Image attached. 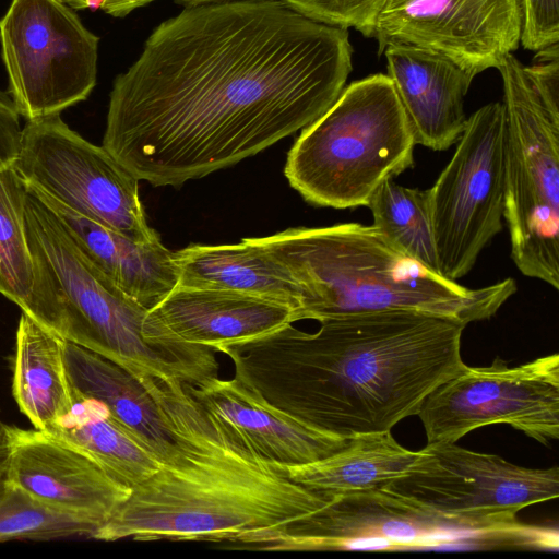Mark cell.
<instances>
[{"instance_id": "cell-19", "label": "cell", "mask_w": 559, "mask_h": 559, "mask_svg": "<svg viewBox=\"0 0 559 559\" xmlns=\"http://www.w3.org/2000/svg\"><path fill=\"white\" fill-rule=\"evenodd\" d=\"M27 185L62 221L82 253L136 302L152 309L177 286L174 252L159 237L145 242L133 241Z\"/></svg>"}, {"instance_id": "cell-14", "label": "cell", "mask_w": 559, "mask_h": 559, "mask_svg": "<svg viewBox=\"0 0 559 559\" xmlns=\"http://www.w3.org/2000/svg\"><path fill=\"white\" fill-rule=\"evenodd\" d=\"M521 0H385L374 25L379 55L405 44L439 52L475 78L516 50Z\"/></svg>"}, {"instance_id": "cell-28", "label": "cell", "mask_w": 559, "mask_h": 559, "mask_svg": "<svg viewBox=\"0 0 559 559\" xmlns=\"http://www.w3.org/2000/svg\"><path fill=\"white\" fill-rule=\"evenodd\" d=\"M298 13L323 24L353 27L372 37L385 0H281Z\"/></svg>"}, {"instance_id": "cell-5", "label": "cell", "mask_w": 559, "mask_h": 559, "mask_svg": "<svg viewBox=\"0 0 559 559\" xmlns=\"http://www.w3.org/2000/svg\"><path fill=\"white\" fill-rule=\"evenodd\" d=\"M252 240L298 282V321L416 310L468 324L490 319L516 292L512 278L472 289L448 280L406 255L373 225L289 228Z\"/></svg>"}, {"instance_id": "cell-7", "label": "cell", "mask_w": 559, "mask_h": 559, "mask_svg": "<svg viewBox=\"0 0 559 559\" xmlns=\"http://www.w3.org/2000/svg\"><path fill=\"white\" fill-rule=\"evenodd\" d=\"M416 138L386 74L344 87L287 155L289 185L313 205L367 206L379 186L413 166Z\"/></svg>"}, {"instance_id": "cell-23", "label": "cell", "mask_w": 559, "mask_h": 559, "mask_svg": "<svg viewBox=\"0 0 559 559\" xmlns=\"http://www.w3.org/2000/svg\"><path fill=\"white\" fill-rule=\"evenodd\" d=\"M15 341L13 396L35 429L47 430L73 405L67 341L23 311Z\"/></svg>"}, {"instance_id": "cell-21", "label": "cell", "mask_w": 559, "mask_h": 559, "mask_svg": "<svg viewBox=\"0 0 559 559\" xmlns=\"http://www.w3.org/2000/svg\"><path fill=\"white\" fill-rule=\"evenodd\" d=\"M173 259L177 286L260 296L293 307L297 316L301 301L298 282L285 264L252 238L237 245H192L174 252Z\"/></svg>"}, {"instance_id": "cell-9", "label": "cell", "mask_w": 559, "mask_h": 559, "mask_svg": "<svg viewBox=\"0 0 559 559\" xmlns=\"http://www.w3.org/2000/svg\"><path fill=\"white\" fill-rule=\"evenodd\" d=\"M448 165L428 191L440 274L464 277L502 230L506 197V114L489 103L466 120Z\"/></svg>"}, {"instance_id": "cell-16", "label": "cell", "mask_w": 559, "mask_h": 559, "mask_svg": "<svg viewBox=\"0 0 559 559\" xmlns=\"http://www.w3.org/2000/svg\"><path fill=\"white\" fill-rule=\"evenodd\" d=\"M186 389L216 431L271 462L309 464L340 451L350 438L326 433L290 416L235 378L216 376Z\"/></svg>"}, {"instance_id": "cell-30", "label": "cell", "mask_w": 559, "mask_h": 559, "mask_svg": "<svg viewBox=\"0 0 559 559\" xmlns=\"http://www.w3.org/2000/svg\"><path fill=\"white\" fill-rule=\"evenodd\" d=\"M75 10H100L114 17H124L132 11L156 0H61Z\"/></svg>"}, {"instance_id": "cell-18", "label": "cell", "mask_w": 559, "mask_h": 559, "mask_svg": "<svg viewBox=\"0 0 559 559\" xmlns=\"http://www.w3.org/2000/svg\"><path fill=\"white\" fill-rule=\"evenodd\" d=\"M150 310L180 340L214 350L297 321L296 310L280 301L233 290L180 286Z\"/></svg>"}, {"instance_id": "cell-29", "label": "cell", "mask_w": 559, "mask_h": 559, "mask_svg": "<svg viewBox=\"0 0 559 559\" xmlns=\"http://www.w3.org/2000/svg\"><path fill=\"white\" fill-rule=\"evenodd\" d=\"M520 44L539 51L559 43V0H521Z\"/></svg>"}, {"instance_id": "cell-17", "label": "cell", "mask_w": 559, "mask_h": 559, "mask_svg": "<svg viewBox=\"0 0 559 559\" xmlns=\"http://www.w3.org/2000/svg\"><path fill=\"white\" fill-rule=\"evenodd\" d=\"M382 53L417 144L433 151L455 144L467 120L464 98L474 78L445 56L417 46L389 45Z\"/></svg>"}, {"instance_id": "cell-15", "label": "cell", "mask_w": 559, "mask_h": 559, "mask_svg": "<svg viewBox=\"0 0 559 559\" xmlns=\"http://www.w3.org/2000/svg\"><path fill=\"white\" fill-rule=\"evenodd\" d=\"M5 445L7 485L98 528L131 493L84 451L47 431L7 425Z\"/></svg>"}, {"instance_id": "cell-4", "label": "cell", "mask_w": 559, "mask_h": 559, "mask_svg": "<svg viewBox=\"0 0 559 559\" xmlns=\"http://www.w3.org/2000/svg\"><path fill=\"white\" fill-rule=\"evenodd\" d=\"M24 185L33 286L23 312L147 385L195 384L218 376L213 348L180 340L119 289L82 253L57 214Z\"/></svg>"}, {"instance_id": "cell-20", "label": "cell", "mask_w": 559, "mask_h": 559, "mask_svg": "<svg viewBox=\"0 0 559 559\" xmlns=\"http://www.w3.org/2000/svg\"><path fill=\"white\" fill-rule=\"evenodd\" d=\"M64 356L73 389L104 403L162 465L180 456V439L160 400L163 383L144 384L114 361L68 341Z\"/></svg>"}, {"instance_id": "cell-6", "label": "cell", "mask_w": 559, "mask_h": 559, "mask_svg": "<svg viewBox=\"0 0 559 559\" xmlns=\"http://www.w3.org/2000/svg\"><path fill=\"white\" fill-rule=\"evenodd\" d=\"M531 66L512 53L498 70L506 114V197L511 258L519 271L559 289V49Z\"/></svg>"}, {"instance_id": "cell-22", "label": "cell", "mask_w": 559, "mask_h": 559, "mask_svg": "<svg viewBox=\"0 0 559 559\" xmlns=\"http://www.w3.org/2000/svg\"><path fill=\"white\" fill-rule=\"evenodd\" d=\"M419 456L391 430L358 433L340 451L304 465H275L292 480L329 498L379 490L405 476Z\"/></svg>"}, {"instance_id": "cell-25", "label": "cell", "mask_w": 559, "mask_h": 559, "mask_svg": "<svg viewBox=\"0 0 559 559\" xmlns=\"http://www.w3.org/2000/svg\"><path fill=\"white\" fill-rule=\"evenodd\" d=\"M367 206L372 213V225L391 243L440 274L427 190L407 188L389 178L379 186Z\"/></svg>"}, {"instance_id": "cell-2", "label": "cell", "mask_w": 559, "mask_h": 559, "mask_svg": "<svg viewBox=\"0 0 559 559\" xmlns=\"http://www.w3.org/2000/svg\"><path fill=\"white\" fill-rule=\"evenodd\" d=\"M461 320L416 310L320 321L314 333L287 324L218 346L235 379L269 403L330 435L391 430L466 365Z\"/></svg>"}, {"instance_id": "cell-8", "label": "cell", "mask_w": 559, "mask_h": 559, "mask_svg": "<svg viewBox=\"0 0 559 559\" xmlns=\"http://www.w3.org/2000/svg\"><path fill=\"white\" fill-rule=\"evenodd\" d=\"M506 523L445 516L384 489L334 497L247 549L269 551L508 549Z\"/></svg>"}, {"instance_id": "cell-27", "label": "cell", "mask_w": 559, "mask_h": 559, "mask_svg": "<svg viewBox=\"0 0 559 559\" xmlns=\"http://www.w3.org/2000/svg\"><path fill=\"white\" fill-rule=\"evenodd\" d=\"M98 527L50 509L4 483L0 489V542L91 537Z\"/></svg>"}, {"instance_id": "cell-3", "label": "cell", "mask_w": 559, "mask_h": 559, "mask_svg": "<svg viewBox=\"0 0 559 559\" xmlns=\"http://www.w3.org/2000/svg\"><path fill=\"white\" fill-rule=\"evenodd\" d=\"M163 403L180 439V456L134 487L93 538L226 542L245 548L333 499L216 431L186 385H168Z\"/></svg>"}, {"instance_id": "cell-26", "label": "cell", "mask_w": 559, "mask_h": 559, "mask_svg": "<svg viewBox=\"0 0 559 559\" xmlns=\"http://www.w3.org/2000/svg\"><path fill=\"white\" fill-rule=\"evenodd\" d=\"M33 286L25 230V185L13 164L0 169V293L20 308Z\"/></svg>"}, {"instance_id": "cell-10", "label": "cell", "mask_w": 559, "mask_h": 559, "mask_svg": "<svg viewBox=\"0 0 559 559\" xmlns=\"http://www.w3.org/2000/svg\"><path fill=\"white\" fill-rule=\"evenodd\" d=\"M0 43L10 97L27 121L59 115L96 85L99 38L61 0H12Z\"/></svg>"}, {"instance_id": "cell-12", "label": "cell", "mask_w": 559, "mask_h": 559, "mask_svg": "<svg viewBox=\"0 0 559 559\" xmlns=\"http://www.w3.org/2000/svg\"><path fill=\"white\" fill-rule=\"evenodd\" d=\"M427 444L455 443L486 425L508 424L547 445L559 438V355L510 367L500 357L468 367L424 400Z\"/></svg>"}, {"instance_id": "cell-1", "label": "cell", "mask_w": 559, "mask_h": 559, "mask_svg": "<svg viewBox=\"0 0 559 559\" xmlns=\"http://www.w3.org/2000/svg\"><path fill=\"white\" fill-rule=\"evenodd\" d=\"M352 56L346 28L281 0L187 7L116 76L102 146L139 180L179 187L311 124Z\"/></svg>"}, {"instance_id": "cell-24", "label": "cell", "mask_w": 559, "mask_h": 559, "mask_svg": "<svg viewBox=\"0 0 559 559\" xmlns=\"http://www.w3.org/2000/svg\"><path fill=\"white\" fill-rule=\"evenodd\" d=\"M44 431L84 451L131 489L162 467L158 459L104 403L75 389L70 412Z\"/></svg>"}, {"instance_id": "cell-13", "label": "cell", "mask_w": 559, "mask_h": 559, "mask_svg": "<svg viewBox=\"0 0 559 559\" xmlns=\"http://www.w3.org/2000/svg\"><path fill=\"white\" fill-rule=\"evenodd\" d=\"M382 489L445 516L516 522L520 510L558 498L559 468L523 467L455 443H435Z\"/></svg>"}, {"instance_id": "cell-31", "label": "cell", "mask_w": 559, "mask_h": 559, "mask_svg": "<svg viewBox=\"0 0 559 559\" xmlns=\"http://www.w3.org/2000/svg\"><path fill=\"white\" fill-rule=\"evenodd\" d=\"M5 427L7 425L0 419V489L5 479Z\"/></svg>"}, {"instance_id": "cell-32", "label": "cell", "mask_w": 559, "mask_h": 559, "mask_svg": "<svg viewBox=\"0 0 559 559\" xmlns=\"http://www.w3.org/2000/svg\"><path fill=\"white\" fill-rule=\"evenodd\" d=\"M175 1H176V3L182 5L183 8H187V7L224 3V2H233V1H240V0H175Z\"/></svg>"}, {"instance_id": "cell-11", "label": "cell", "mask_w": 559, "mask_h": 559, "mask_svg": "<svg viewBox=\"0 0 559 559\" xmlns=\"http://www.w3.org/2000/svg\"><path fill=\"white\" fill-rule=\"evenodd\" d=\"M13 167L24 182L133 241L159 237L147 224L139 179L59 115L26 122Z\"/></svg>"}]
</instances>
